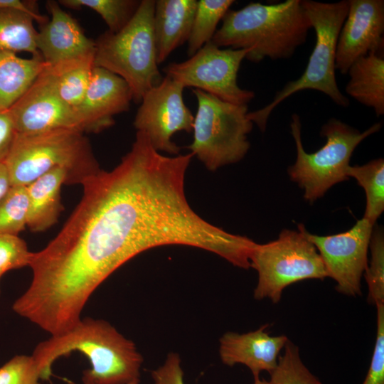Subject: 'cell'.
Instances as JSON below:
<instances>
[{
  "label": "cell",
  "mask_w": 384,
  "mask_h": 384,
  "mask_svg": "<svg viewBox=\"0 0 384 384\" xmlns=\"http://www.w3.org/2000/svg\"><path fill=\"white\" fill-rule=\"evenodd\" d=\"M190 162L187 154H161L137 132L120 163L82 185V198L63 228L32 252V279L14 311L60 336L79 323L103 281L138 254L168 245L212 251L219 230L192 209L185 195Z\"/></svg>",
  "instance_id": "cell-1"
},
{
  "label": "cell",
  "mask_w": 384,
  "mask_h": 384,
  "mask_svg": "<svg viewBox=\"0 0 384 384\" xmlns=\"http://www.w3.org/2000/svg\"><path fill=\"white\" fill-rule=\"evenodd\" d=\"M83 353L90 368L82 372L83 384H127L140 380L143 358L134 343L102 319H81L70 331L40 342L33 354L41 380L52 375V366L73 351Z\"/></svg>",
  "instance_id": "cell-2"
},
{
  "label": "cell",
  "mask_w": 384,
  "mask_h": 384,
  "mask_svg": "<svg viewBox=\"0 0 384 384\" xmlns=\"http://www.w3.org/2000/svg\"><path fill=\"white\" fill-rule=\"evenodd\" d=\"M311 28L302 0L250 2L226 12L211 42L220 48L249 50L245 59L254 63L266 58L288 59L306 42Z\"/></svg>",
  "instance_id": "cell-3"
},
{
  "label": "cell",
  "mask_w": 384,
  "mask_h": 384,
  "mask_svg": "<svg viewBox=\"0 0 384 384\" xmlns=\"http://www.w3.org/2000/svg\"><path fill=\"white\" fill-rule=\"evenodd\" d=\"M4 163L11 186H26L56 168L66 171V185H82L102 170L88 139L73 129L17 134Z\"/></svg>",
  "instance_id": "cell-4"
},
{
  "label": "cell",
  "mask_w": 384,
  "mask_h": 384,
  "mask_svg": "<svg viewBox=\"0 0 384 384\" xmlns=\"http://www.w3.org/2000/svg\"><path fill=\"white\" fill-rule=\"evenodd\" d=\"M316 34V43L302 75L288 82L272 102L248 112L249 119L264 132L275 107L294 93L314 90L327 95L337 105L346 107L348 99L340 91L336 79V51L338 35L347 16L348 0L324 3L302 0Z\"/></svg>",
  "instance_id": "cell-5"
},
{
  "label": "cell",
  "mask_w": 384,
  "mask_h": 384,
  "mask_svg": "<svg viewBox=\"0 0 384 384\" xmlns=\"http://www.w3.org/2000/svg\"><path fill=\"white\" fill-rule=\"evenodd\" d=\"M154 5V0H141L136 14L122 29L116 33L107 30L95 41L94 66L124 80L136 103L164 78L158 68Z\"/></svg>",
  "instance_id": "cell-6"
},
{
  "label": "cell",
  "mask_w": 384,
  "mask_h": 384,
  "mask_svg": "<svg viewBox=\"0 0 384 384\" xmlns=\"http://www.w3.org/2000/svg\"><path fill=\"white\" fill-rule=\"evenodd\" d=\"M381 128L375 123L363 132L336 118L321 127L326 144L316 151L306 152L302 142V123L297 114L292 115L291 134L295 142L297 158L289 167L290 179L304 189V198L310 203L322 197L334 185L348 180L347 171L352 154L358 144Z\"/></svg>",
  "instance_id": "cell-7"
},
{
  "label": "cell",
  "mask_w": 384,
  "mask_h": 384,
  "mask_svg": "<svg viewBox=\"0 0 384 384\" xmlns=\"http://www.w3.org/2000/svg\"><path fill=\"white\" fill-rule=\"evenodd\" d=\"M192 92L198 108L193 141L187 148L209 171L240 161L250 147L247 134L253 122L247 105L229 103L198 89Z\"/></svg>",
  "instance_id": "cell-8"
},
{
  "label": "cell",
  "mask_w": 384,
  "mask_h": 384,
  "mask_svg": "<svg viewBox=\"0 0 384 384\" xmlns=\"http://www.w3.org/2000/svg\"><path fill=\"white\" fill-rule=\"evenodd\" d=\"M305 231L299 224L297 231L284 229L277 239L256 243L250 256V267L258 273L255 299L268 298L276 304L287 287L304 279L329 277L317 249Z\"/></svg>",
  "instance_id": "cell-9"
},
{
  "label": "cell",
  "mask_w": 384,
  "mask_h": 384,
  "mask_svg": "<svg viewBox=\"0 0 384 384\" xmlns=\"http://www.w3.org/2000/svg\"><path fill=\"white\" fill-rule=\"evenodd\" d=\"M249 50L222 48L211 41L189 59L171 63L163 71L186 87L198 89L235 105H247L255 92L241 88L238 73Z\"/></svg>",
  "instance_id": "cell-10"
},
{
  "label": "cell",
  "mask_w": 384,
  "mask_h": 384,
  "mask_svg": "<svg viewBox=\"0 0 384 384\" xmlns=\"http://www.w3.org/2000/svg\"><path fill=\"white\" fill-rule=\"evenodd\" d=\"M185 87L165 75L161 82L143 96L133 122L137 131L145 133L158 151L178 155L180 147L172 142L177 132L190 133L194 116L185 105Z\"/></svg>",
  "instance_id": "cell-11"
},
{
  "label": "cell",
  "mask_w": 384,
  "mask_h": 384,
  "mask_svg": "<svg viewBox=\"0 0 384 384\" xmlns=\"http://www.w3.org/2000/svg\"><path fill=\"white\" fill-rule=\"evenodd\" d=\"M373 226L363 218L348 230L338 234L321 236L305 231L317 249L328 277L336 282V289L341 294H361V280L368 265Z\"/></svg>",
  "instance_id": "cell-12"
},
{
  "label": "cell",
  "mask_w": 384,
  "mask_h": 384,
  "mask_svg": "<svg viewBox=\"0 0 384 384\" xmlns=\"http://www.w3.org/2000/svg\"><path fill=\"white\" fill-rule=\"evenodd\" d=\"M10 111L18 134L56 129L82 132L76 113L60 97L46 68Z\"/></svg>",
  "instance_id": "cell-13"
},
{
  "label": "cell",
  "mask_w": 384,
  "mask_h": 384,
  "mask_svg": "<svg viewBox=\"0 0 384 384\" xmlns=\"http://www.w3.org/2000/svg\"><path fill=\"white\" fill-rule=\"evenodd\" d=\"M383 34V0H348L336 45V70L346 74L357 59L370 53H380Z\"/></svg>",
  "instance_id": "cell-14"
},
{
  "label": "cell",
  "mask_w": 384,
  "mask_h": 384,
  "mask_svg": "<svg viewBox=\"0 0 384 384\" xmlns=\"http://www.w3.org/2000/svg\"><path fill=\"white\" fill-rule=\"evenodd\" d=\"M133 100L128 84L119 76L95 67L84 99L76 110L83 133H100L114 124V116L127 112Z\"/></svg>",
  "instance_id": "cell-15"
},
{
  "label": "cell",
  "mask_w": 384,
  "mask_h": 384,
  "mask_svg": "<svg viewBox=\"0 0 384 384\" xmlns=\"http://www.w3.org/2000/svg\"><path fill=\"white\" fill-rule=\"evenodd\" d=\"M46 5L50 18L40 26L36 47L46 65L94 55L95 41L86 36L76 19L58 1L49 0Z\"/></svg>",
  "instance_id": "cell-16"
},
{
  "label": "cell",
  "mask_w": 384,
  "mask_h": 384,
  "mask_svg": "<svg viewBox=\"0 0 384 384\" xmlns=\"http://www.w3.org/2000/svg\"><path fill=\"white\" fill-rule=\"evenodd\" d=\"M265 324L257 330L245 334L227 332L220 339L219 354L222 362L228 366L243 364L253 377L262 371L270 374L277 365L280 351L288 338L285 335L270 336Z\"/></svg>",
  "instance_id": "cell-17"
},
{
  "label": "cell",
  "mask_w": 384,
  "mask_h": 384,
  "mask_svg": "<svg viewBox=\"0 0 384 384\" xmlns=\"http://www.w3.org/2000/svg\"><path fill=\"white\" fill-rule=\"evenodd\" d=\"M197 4L196 0L155 1L154 32L158 64L188 41Z\"/></svg>",
  "instance_id": "cell-18"
},
{
  "label": "cell",
  "mask_w": 384,
  "mask_h": 384,
  "mask_svg": "<svg viewBox=\"0 0 384 384\" xmlns=\"http://www.w3.org/2000/svg\"><path fill=\"white\" fill-rule=\"evenodd\" d=\"M66 180V171L56 168L26 186L29 199L27 226L31 231L43 232L57 223L63 210L60 192Z\"/></svg>",
  "instance_id": "cell-19"
},
{
  "label": "cell",
  "mask_w": 384,
  "mask_h": 384,
  "mask_svg": "<svg viewBox=\"0 0 384 384\" xmlns=\"http://www.w3.org/2000/svg\"><path fill=\"white\" fill-rule=\"evenodd\" d=\"M346 92L361 104L373 110L378 117L384 114V58L370 53L353 62L348 68Z\"/></svg>",
  "instance_id": "cell-20"
},
{
  "label": "cell",
  "mask_w": 384,
  "mask_h": 384,
  "mask_svg": "<svg viewBox=\"0 0 384 384\" xmlns=\"http://www.w3.org/2000/svg\"><path fill=\"white\" fill-rule=\"evenodd\" d=\"M46 67L42 59L0 51V110H9Z\"/></svg>",
  "instance_id": "cell-21"
},
{
  "label": "cell",
  "mask_w": 384,
  "mask_h": 384,
  "mask_svg": "<svg viewBox=\"0 0 384 384\" xmlns=\"http://www.w3.org/2000/svg\"><path fill=\"white\" fill-rule=\"evenodd\" d=\"M93 62L94 55L46 67L57 93L75 113L89 87Z\"/></svg>",
  "instance_id": "cell-22"
},
{
  "label": "cell",
  "mask_w": 384,
  "mask_h": 384,
  "mask_svg": "<svg viewBox=\"0 0 384 384\" xmlns=\"http://www.w3.org/2000/svg\"><path fill=\"white\" fill-rule=\"evenodd\" d=\"M35 21L32 15L23 11L0 9V51L27 52L42 59L36 47Z\"/></svg>",
  "instance_id": "cell-23"
},
{
  "label": "cell",
  "mask_w": 384,
  "mask_h": 384,
  "mask_svg": "<svg viewBox=\"0 0 384 384\" xmlns=\"http://www.w3.org/2000/svg\"><path fill=\"white\" fill-rule=\"evenodd\" d=\"M347 174L363 188L366 196L363 218L374 225L384 210L383 159L378 158L362 166L350 165Z\"/></svg>",
  "instance_id": "cell-24"
},
{
  "label": "cell",
  "mask_w": 384,
  "mask_h": 384,
  "mask_svg": "<svg viewBox=\"0 0 384 384\" xmlns=\"http://www.w3.org/2000/svg\"><path fill=\"white\" fill-rule=\"evenodd\" d=\"M233 0H199L188 40L187 54L193 55L204 45L211 41L216 27L223 19Z\"/></svg>",
  "instance_id": "cell-25"
},
{
  "label": "cell",
  "mask_w": 384,
  "mask_h": 384,
  "mask_svg": "<svg viewBox=\"0 0 384 384\" xmlns=\"http://www.w3.org/2000/svg\"><path fill=\"white\" fill-rule=\"evenodd\" d=\"M60 5L72 9L87 8L98 14L108 26L116 33L122 29L133 18L140 4L139 0H60Z\"/></svg>",
  "instance_id": "cell-26"
},
{
  "label": "cell",
  "mask_w": 384,
  "mask_h": 384,
  "mask_svg": "<svg viewBox=\"0 0 384 384\" xmlns=\"http://www.w3.org/2000/svg\"><path fill=\"white\" fill-rule=\"evenodd\" d=\"M28 210L26 186H11L0 199V233L18 235L27 226Z\"/></svg>",
  "instance_id": "cell-27"
},
{
  "label": "cell",
  "mask_w": 384,
  "mask_h": 384,
  "mask_svg": "<svg viewBox=\"0 0 384 384\" xmlns=\"http://www.w3.org/2000/svg\"><path fill=\"white\" fill-rule=\"evenodd\" d=\"M270 375V384H322L303 363L298 346L289 340L278 358L277 367Z\"/></svg>",
  "instance_id": "cell-28"
},
{
  "label": "cell",
  "mask_w": 384,
  "mask_h": 384,
  "mask_svg": "<svg viewBox=\"0 0 384 384\" xmlns=\"http://www.w3.org/2000/svg\"><path fill=\"white\" fill-rule=\"evenodd\" d=\"M369 249L370 260L363 273L368 287L367 301L384 304V237L379 227L373 229Z\"/></svg>",
  "instance_id": "cell-29"
},
{
  "label": "cell",
  "mask_w": 384,
  "mask_h": 384,
  "mask_svg": "<svg viewBox=\"0 0 384 384\" xmlns=\"http://www.w3.org/2000/svg\"><path fill=\"white\" fill-rule=\"evenodd\" d=\"M40 380L32 356H15L0 367V384H41Z\"/></svg>",
  "instance_id": "cell-30"
},
{
  "label": "cell",
  "mask_w": 384,
  "mask_h": 384,
  "mask_svg": "<svg viewBox=\"0 0 384 384\" xmlns=\"http://www.w3.org/2000/svg\"><path fill=\"white\" fill-rule=\"evenodd\" d=\"M31 254L18 235L0 233V278L8 271L29 266Z\"/></svg>",
  "instance_id": "cell-31"
},
{
  "label": "cell",
  "mask_w": 384,
  "mask_h": 384,
  "mask_svg": "<svg viewBox=\"0 0 384 384\" xmlns=\"http://www.w3.org/2000/svg\"><path fill=\"white\" fill-rule=\"evenodd\" d=\"M375 306L376 339L370 366L363 384H384V304Z\"/></svg>",
  "instance_id": "cell-32"
},
{
  "label": "cell",
  "mask_w": 384,
  "mask_h": 384,
  "mask_svg": "<svg viewBox=\"0 0 384 384\" xmlns=\"http://www.w3.org/2000/svg\"><path fill=\"white\" fill-rule=\"evenodd\" d=\"M181 361L176 353H169L164 364L151 371L153 384H184Z\"/></svg>",
  "instance_id": "cell-33"
},
{
  "label": "cell",
  "mask_w": 384,
  "mask_h": 384,
  "mask_svg": "<svg viewBox=\"0 0 384 384\" xmlns=\"http://www.w3.org/2000/svg\"><path fill=\"white\" fill-rule=\"evenodd\" d=\"M17 135L10 109L0 110V162H5Z\"/></svg>",
  "instance_id": "cell-34"
},
{
  "label": "cell",
  "mask_w": 384,
  "mask_h": 384,
  "mask_svg": "<svg viewBox=\"0 0 384 384\" xmlns=\"http://www.w3.org/2000/svg\"><path fill=\"white\" fill-rule=\"evenodd\" d=\"M0 9H15L32 15L40 25L46 23L48 18L42 15L38 9L36 1L21 0H0Z\"/></svg>",
  "instance_id": "cell-35"
},
{
  "label": "cell",
  "mask_w": 384,
  "mask_h": 384,
  "mask_svg": "<svg viewBox=\"0 0 384 384\" xmlns=\"http://www.w3.org/2000/svg\"><path fill=\"white\" fill-rule=\"evenodd\" d=\"M11 181L6 166L4 162H0V199L11 188Z\"/></svg>",
  "instance_id": "cell-36"
},
{
  "label": "cell",
  "mask_w": 384,
  "mask_h": 384,
  "mask_svg": "<svg viewBox=\"0 0 384 384\" xmlns=\"http://www.w3.org/2000/svg\"><path fill=\"white\" fill-rule=\"evenodd\" d=\"M253 384H270L268 380H266L264 378H260V376L254 377Z\"/></svg>",
  "instance_id": "cell-37"
},
{
  "label": "cell",
  "mask_w": 384,
  "mask_h": 384,
  "mask_svg": "<svg viewBox=\"0 0 384 384\" xmlns=\"http://www.w3.org/2000/svg\"><path fill=\"white\" fill-rule=\"evenodd\" d=\"M64 380L66 384H77L73 380L68 379V378H64ZM139 380H133L127 384H139Z\"/></svg>",
  "instance_id": "cell-38"
}]
</instances>
